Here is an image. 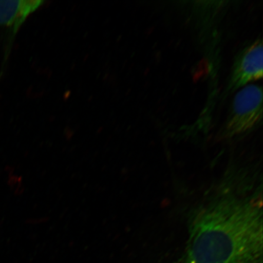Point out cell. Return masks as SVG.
I'll return each instance as SVG.
<instances>
[{
  "instance_id": "6da1fadb",
  "label": "cell",
  "mask_w": 263,
  "mask_h": 263,
  "mask_svg": "<svg viewBox=\"0 0 263 263\" xmlns=\"http://www.w3.org/2000/svg\"><path fill=\"white\" fill-rule=\"evenodd\" d=\"M262 200L224 197L197 214L190 227L187 260L262 263Z\"/></svg>"
},
{
  "instance_id": "7a4b0ae2",
  "label": "cell",
  "mask_w": 263,
  "mask_h": 263,
  "mask_svg": "<svg viewBox=\"0 0 263 263\" xmlns=\"http://www.w3.org/2000/svg\"><path fill=\"white\" fill-rule=\"evenodd\" d=\"M262 117V88L255 84L246 85L233 99L223 136L232 138L245 134L260 122Z\"/></svg>"
},
{
  "instance_id": "3957f363",
  "label": "cell",
  "mask_w": 263,
  "mask_h": 263,
  "mask_svg": "<svg viewBox=\"0 0 263 263\" xmlns=\"http://www.w3.org/2000/svg\"><path fill=\"white\" fill-rule=\"evenodd\" d=\"M263 48L256 39L240 52L233 64L227 90L235 91L251 82L261 80L263 74Z\"/></svg>"
},
{
  "instance_id": "277c9868",
  "label": "cell",
  "mask_w": 263,
  "mask_h": 263,
  "mask_svg": "<svg viewBox=\"0 0 263 263\" xmlns=\"http://www.w3.org/2000/svg\"><path fill=\"white\" fill-rule=\"evenodd\" d=\"M44 3L42 0L0 1V25L17 30L27 16Z\"/></svg>"
},
{
  "instance_id": "5b68a950",
  "label": "cell",
  "mask_w": 263,
  "mask_h": 263,
  "mask_svg": "<svg viewBox=\"0 0 263 263\" xmlns=\"http://www.w3.org/2000/svg\"><path fill=\"white\" fill-rule=\"evenodd\" d=\"M185 263H195V262H193L189 261V260H187V259H186V260L185 262Z\"/></svg>"
}]
</instances>
